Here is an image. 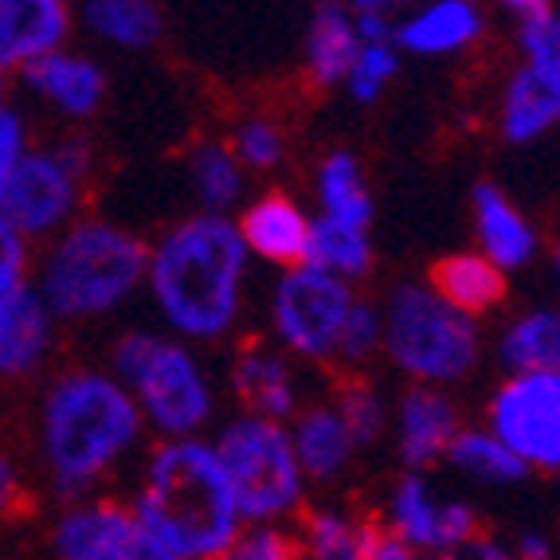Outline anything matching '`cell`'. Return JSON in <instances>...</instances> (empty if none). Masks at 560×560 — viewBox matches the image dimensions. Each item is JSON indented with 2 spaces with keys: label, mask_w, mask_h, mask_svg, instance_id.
<instances>
[{
  "label": "cell",
  "mask_w": 560,
  "mask_h": 560,
  "mask_svg": "<svg viewBox=\"0 0 560 560\" xmlns=\"http://www.w3.org/2000/svg\"><path fill=\"white\" fill-rule=\"evenodd\" d=\"M133 396L106 364H67L39 384L32 408V455L63 502L98 494L145 443Z\"/></svg>",
  "instance_id": "6da1fadb"
},
{
  "label": "cell",
  "mask_w": 560,
  "mask_h": 560,
  "mask_svg": "<svg viewBox=\"0 0 560 560\" xmlns=\"http://www.w3.org/2000/svg\"><path fill=\"white\" fill-rule=\"evenodd\" d=\"M252 255L232 215L188 212L150 240L145 299L161 329L188 346H212L235 334L247 310Z\"/></svg>",
  "instance_id": "7a4b0ae2"
},
{
  "label": "cell",
  "mask_w": 560,
  "mask_h": 560,
  "mask_svg": "<svg viewBox=\"0 0 560 560\" xmlns=\"http://www.w3.org/2000/svg\"><path fill=\"white\" fill-rule=\"evenodd\" d=\"M130 510L177 560H215L243 529L232 482L208 435L153 443L141 458Z\"/></svg>",
  "instance_id": "3957f363"
},
{
  "label": "cell",
  "mask_w": 560,
  "mask_h": 560,
  "mask_svg": "<svg viewBox=\"0 0 560 560\" xmlns=\"http://www.w3.org/2000/svg\"><path fill=\"white\" fill-rule=\"evenodd\" d=\"M145 255L150 240L126 224L110 215H79L32 252L28 282L59 326H94L118 318L145 290Z\"/></svg>",
  "instance_id": "277c9868"
},
{
  "label": "cell",
  "mask_w": 560,
  "mask_h": 560,
  "mask_svg": "<svg viewBox=\"0 0 560 560\" xmlns=\"http://www.w3.org/2000/svg\"><path fill=\"white\" fill-rule=\"evenodd\" d=\"M106 369L133 396L145 431L158 440L208 435L220 411V388L197 346L153 326L121 329L114 337Z\"/></svg>",
  "instance_id": "5b68a950"
},
{
  "label": "cell",
  "mask_w": 560,
  "mask_h": 560,
  "mask_svg": "<svg viewBox=\"0 0 560 560\" xmlns=\"http://www.w3.org/2000/svg\"><path fill=\"white\" fill-rule=\"evenodd\" d=\"M384 341L381 353L408 384L455 388L482 364L486 337L475 318L443 302L423 282H396L381 302Z\"/></svg>",
  "instance_id": "8992f818"
},
{
  "label": "cell",
  "mask_w": 560,
  "mask_h": 560,
  "mask_svg": "<svg viewBox=\"0 0 560 560\" xmlns=\"http://www.w3.org/2000/svg\"><path fill=\"white\" fill-rule=\"evenodd\" d=\"M243 525H287L306 510L310 482L299 467L290 428L252 411L228 416L212 435Z\"/></svg>",
  "instance_id": "52a82bcc"
},
{
  "label": "cell",
  "mask_w": 560,
  "mask_h": 560,
  "mask_svg": "<svg viewBox=\"0 0 560 560\" xmlns=\"http://www.w3.org/2000/svg\"><path fill=\"white\" fill-rule=\"evenodd\" d=\"M94 153L79 138L32 141V150L12 173L0 215L28 243H47L83 215L91 188Z\"/></svg>",
  "instance_id": "ba28073f"
},
{
  "label": "cell",
  "mask_w": 560,
  "mask_h": 560,
  "mask_svg": "<svg viewBox=\"0 0 560 560\" xmlns=\"http://www.w3.org/2000/svg\"><path fill=\"white\" fill-rule=\"evenodd\" d=\"M357 299L361 294L353 282L334 279L310 262L279 271L267 294V326L275 346L299 364H337V341Z\"/></svg>",
  "instance_id": "9c48e42d"
},
{
  "label": "cell",
  "mask_w": 560,
  "mask_h": 560,
  "mask_svg": "<svg viewBox=\"0 0 560 560\" xmlns=\"http://www.w3.org/2000/svg\"><path fill=\"white\" fill-rule=\"evenodd\" d=\"M482 423L529 475H560V373H505L486 400Z\"/></svg>",
  "instance_id": "30bf717a"
},
{
  "label": "cell",
  "mask_w": 560,
  "mask_h": 560,
  "mask_svg": "<svg viewBox=\"0 0 560 560\" xmlns=\"http://www.w3.org/2000/svg\"><path fill=\"white\" fill-rule=\"evenodd\" d=\"M381 525L408 541L423 557H443V552L467 545L482 533L475 502H467L455 490H443L431 470H404L388 494H384Z\"/></svg>",
  "instance_id": "8fae6325"
},
{
  "label": "cell",
  "mask_w": 560,
  "mask_h": 560,
  "mask_svg": "<svg viewBox=\"0 0 560 560\" xmlns=\"http://www.w3.org/2000/svg\"><path fill=\"white\" fill-rule=\"evenodd\" d=\"M51 560H177L141 529L130 502L86 494L63 502L47 529Z\"/></svg>",
  "instance_id": "7c38bea8"
},
{
  "label": "cell",
  "mask_w": 560,
  "mask_h": 560,
  "mask_svg": "<svg viewBox=\"0 0 560 560\" xmlns=\"http://www.w3.org/2000/svg\"><path fill=\"white\" fill-rule=\"evenodd\" d=\"M458 431H463V411H458L451 388L408 384L393 400L388 440H393L396 458H400L404 470L440 467Z\"/></svg>",
  "instance_id": "4fadbf2b"
},
{
  "label": "cell",
  "mask_w": 560,
  "mask_h": 560,
  "mask_svg": "<svg viewBox=\"0 0 560 560\" xmlns=\"http://www.w3.org/2000/svg\"><path fill=\"white\" fill-rule=\"evenodd\" d=\"M232 220L252 259L267 262L275 271H290V267L306 262L310 235H314V212L299 197L271 188V192L243 200L240 215H232Z\"/></svg>",
  "instance_id": "5bb4252c"
},
{
  "label": "cell",
  "mask_w": 560,
  "mask_h": 560,
  "mask_svg": "<svg viewBox=\"0 0 560 560\" xmlns=\"http://www.w3.org/2000/svg\"><path fill=\"white\" fill-rule=\"evenodd\" d=\"M59 322L32 282L0 294V384H28L47 373L59 349Z\"/></svg>",
  "instance_id": "9a60e30c"
},
{
  "label": "cell",
  "mask_w": 560,
  "mask_h": 560,
  "mask_svg": "<svg viewBox=\"0 0 560 560\" xmlns=\"http://www.w3.org/2000/svg\"><path fill=\"white\" fill-rule=\"evenodd\" d=\"M228 388H232L240 411H252L262 420L290 423L306 404V376L294 357H287L279 346L252 341L232 357L228 369Z\"/></svg>",
  "instance_id": "2e32d148"
},
{
  "label": "cell",
  "mask_w": 560,
  "mask_h": 560,
  "mask_svg": "<svg viewBox=\"0 0 560 560\" xmlns=\"http://www.w3.org/2000/svg\"><path fill=\"white\" fill-rule=\"evenodd\" d=\"M24 91L32 94V103H39L47 114H56L63 121H86L103 110L110 79L106 67L83 51V47L67 44L51 56H44L39 63H32L20 75Z\"/></svg>",
  "instance_id": "e0dca14e"
},
{
  "label": "cell",
  "mask_w": 560,
  "mask_h": 560,
  "mask_svg": "<svg viewBox=\"0 0 560 560\" xmlns=\"http://www.w3.org/2000/svg\"><path fill=\"white\" fill-rule=\"evenodd\" d=\"M486 36L482 0H423L393 20V44L411 59L467 56Z\"/></svg>",
  "instance_id": "ac0fdd59"
},
{
  "label": "cell",
  "mask_w": 560,
  "mask_h": 560,
  "mask_svg": "<svg viewBox=\"0 0 560 560\" xmlns=\"http://www.w3.org/2000/svg\"><path fill=\"white\" fill-rule=\"evenodd\" d=\"M75 32V0H0V75H24Z\"/></svg>",
  "instance_id": "d6986e66"
},
{
  "label": "cell",
  "mask_w": 560,
  "mask_h": 560,
  "mask_svg": "<svg viewBox=\"0 0 560 560\" xmlns=\"http://www.w3.org/2000/svg\"><path fill=\"white\" fill-rule=\"evenodd\" d=\"M287 428H290V443H294V455H299V467L310 486L341 482L353 470L357 458L364 455L329 396L326 400H306Z\"/></svg>",
  "instance_id": "ffe728a7"
},
{
  "label": "cell",
  "mask_w": 560,
  "mask_h": 560,
  "mask_svg": "<svg viewBox=\"0 0 560 560\" xmlns=\"http://www.w3.org/2000/svg\"><path fill=\"white\" fill-rule=\"evenodd\" d=\"M498 133L510 145H529L560 126V67L517 63L498 91Z\"/></svg>",
  "instance_id": "44dd1931"
},
{
  "label": "cell",
  "mask_w": 560,
  "mask_h": 560,
  "mask_svg": "<svg viewBox=\"0 0 560 560\" xmlns=\"http://www.w3.org/2000/svg\"><path fill=\"white\" fill-rule=\"evenodd\" d=\"M470 212H475V240H478L475 252H482L494 267H502L510 275L537 259L541 232L533 228V220L517 208V200L505 188H498L494 180L475 185Z\"/></svg>",
  "instance_id": "7402d4cb"
},
{
  "label": "cell",
  "mask_w": 560,
  "mask_h": 560,
  "mask_svg": "<svg viewBox=\"0 0 560 560\" xmlns=\"http://www.w3.org/2000/svg\"><path fill=\"white\" fill-rule=\"evenodd\" d=\"M361 51V28H357V12L341 0H322L314 16H310L306 39H302V71L306 83L318 91L346 86L349 67Z\"/></svg>",
  "instance_id": "603a6c76"
},
{
  "label": "cell",
  "mask_w": 560,
  "mask_h": 560,
  "mask_svg": "<svg viewBox=\"0 0 560 560\" xmlns=\"http://www.w3.org/2000/svg\"><path fill=\"white\" fill-rule=\"evenodd\" d=\"M75 28L110 51H150L165 36L158 0H75Z\"/></svg>",
  "instance_id": "cb8c5ba5"
},
{
  "label": "cell",
  "mask_w": 560,
  "mask_h": 560,
  "mask_svg": "<svg viewBox=\"0 0 560 560\" xmlns=\"http://www.w3.org/2000/svg\"><path fill=\"white\" fill-rule=\"evenodd\" d=\"M428 287L440 294L443 302H451L455 310H463L467 318H486L494 314L505 299H510V279L502 267L486 259L482 252H455L443 255L428 275Z\"/></svg>",
  "instance_id": "d4e9b609"
},
{
  "label": "cell",
  "mask_w": 560,
  "mask_h": 560,
  "mask_svg": "<svg viewBox=\"0 0 560 560\" xmlns=\"http://www.w3.org/2000/svg\"><path fill=\"white\" fill-rule=\"evenodd\" d=\"M494 357L505 373H557L560 369V306H529L494 337Z\"/></svg>",
  "instance_id": "484cf974"
},
{
  "label": "cell",
  "mask_w": 560,
  "mask_h": 560,
  "mask_svg": "<svg viewBox=\"0 0 560 560\" xmlns=\"http://www.w3.org/2000/svg\"><path fill=\"white\" fill-rule=\"evenodd\" d=\"M247 177L252 173L240 165L228 138L197 141L185 158V180L192 200H197V212L232 215V208L247 200Z\"/></svg>",
  "instance_id": "4316f807"
},
{
  "label": "cell",
  "mask_w": 560,
  "mask_h": 560,
  "mask_svg": "<svg viewBox=\"0 0 560 560\" xmlns=\"http://www.w3.org/2000/svg\"><path fill=\"white\" fill-rule=\"evenodd\" d=\"M314 205L322 220L337 224L369 228L373 224V197H369V180L353 150H329L314 168Z\"/></svg>",
  "instance_id": "83f0119b"
},
{
  "label": "cell",
  "mask_w": 560,
  "mask_h": 560,
  "mask_svg": "<svg viewBox=\"0 0 560 560\" xmlns=\"http://www.w3.org/2000/svg\"><path fill=\"white\" fill-rule=\"evenodd\" d=\"M369 525L349 505H306L299 514V560H364Z\"/></svg>",
  "instance_id": "f1b7e54d"
},
{
  "label": "cell",
  "mask_w": 560,
  "mask_h": 560,
  "mask_svg": "<svg viewBox=\"0 0 560 560\" xmlns=\"http://www.w3.org/2000/svg\"><path fill=\"white\" fill-rule=\"evenodd\" d=\"M443 463H447L463 482L494 486V490H502V486H517L525 475H529L522 458L505 447V443L498 440L486 423H463V431L455 435V443H451V451H447Z\"/></svg>",
  "instance_id": "f546056e"
},
{
  "label": "cell",
  "mask_w": 560,
  "mask_h": 560,
  "mask_svg": "<svg viewBox=\"0 0 560 560\" xmlns=\"http://www.w3.org/2000/svg\"><path fill=\"white\" fill-rule=\"evenodd\" d=\"M310 267L334 275V279L346 282H361L373 275V240H369V228H353V224H337V220H322L314 215V235H310Z\"/></svg>",
  "instance_id": "4dcf8cb0"
},
{
  "label": "cell",
  "mask_w": 560,
  "mask_h": 560,
  "mask_svg": "<svg viewBox=\"0 0 560 560\" xmlns=\"http://www.w3.org/2000/svg\"><path fill=\"white\" fill-rule=\"evenodd\" d=\"M329 400L337 404L341 420L349 423L353 440L361 451L376 447L381 440H388V423H393V404L384 400V393L376 384L361 381V376H349L341 388H337Z\"/></svg>",
  "instance_id": "1f68e13d"
},
{
  "label": "cell",
  "mask_w": 560,
  "mask_h": 560,
  "mask_svg": "<svg viewBox=\"0 0 560 560\" xmlns=\"http://www.w3.org/2000/svg\"><path fill=\"white\" fill-rule=\"evenodd\" d=\"M228 145H232V153L247 173H275L290 153V133L275 114L255 110L235 121Z\"/></svg>",
  "instance_id": "d6a6232c"
},
{
  "label": "cell",
  "mask_w": 560,
  "mask_h": 560,
  "mask_svg": "<svg viewBox=\"0 0 560 560\" xmlns=\"http://www.w3.org/2000/svg\"><path fill=\"white\" fill-rule=\"evenodd\" d=\"M400 47L393 44V36L384 39H361V51H357L353 67L346 75V94L357 106H373L381 103L388 86L400 75Z\"/></svg>",
  "instance_id": "836d02e7"
},
{
  "label": "cell",
  "mask_w": 560,
  "mask_h": 560,
  "mask_svg": "<svg viewBox=\"0 0 560 560\" xmlns=\"http://www.w3.org/2000/svg\"><path fill=\"white\" fill-rule=\"evenodd\" d=\"M381 341H384L381 306H373L369 299H357L346 318V329H341V341H337V364L357 369V364L373 361L381 353Z\"/></svg>",
  "instance_id": "e575fe53"
},
{
  "label": "cell",
  "mask_w": 560,
  "mask_h": 560,
  "mask_svg": "<svg viewBox=\"0 0 560 560\" xmlns=\"http://www.w3.org/2000/svg\"><path fill=\"white\" fill-rule=\"evenodd\" d=\"M215 560H299V537L287 525H243Z\"/></svg>",
  "instance_id": "d590c367"
},
{
  "label": "cell",
  "mask_w": 560,
  "mask_h": 560,
  "mask_svg": "<svg viewBox=\"0 0 560 560\" xmlns=\"http://www.w3.org/2000/svg\"><path fill=\"white\" fill-rule=\"evenodd\" d=\"M517 51L525 63L560 67V12L549 9L517 24Z\"/></svg>",
  "instance_id": "8d00e7d4"
},
{
  "label": "cell",
  "mask_w": 560,
  "mask_h": 560,
  "mask_svg": "<svg viewBox=\"0 0 560 560\" xmlns=\"http://www.w3.org/2000/svg\"><path fill=\"white\" fill-rule=\"evenodd\" d=\"M32 126L28 118L16 110L12 103L0 106V200H4V188H9L12 173L24 161V153L32 150Z\"/></svg>",
  "instance_id": "74e56055"
},
{
  "label": "cell",
  "mask_w": 560,
  "mask_h": 560,
  "mask_svg": "<svg viewBox=\"0 0 560 560\" xmlns=\"http://www.w3.org/2000/svg\"><path fill=\"white\" fill-rule=\"evenodd\" d=\"M32 275V243L0 215V294L28 282Z\"/></svg>",
  "instance_id": "f35d334b"
},
{
  "label": "cell",
  "mask_w": 560,
  "mask_h": 560,
  "mask_svg": "<svg viewBox=\"0 0 560 560\" xmlns=\"http://www.w3.org/2000/svg\"><path fill=\"white\" fill-rule=\"evenodd\" d=\"M364 560H428L416 552L408 541H400L396 533H388L381 522L369 525V541H364Z\"/></svg>",
  "instance_id": "ab89813d"
},
{
  "label": "cell",
  "mask_w": 560,
  "mask_h": 560,
  "mask_svg": "<svg viewBox=\"0 0 560 560\" xmlns=\"http://www.w3.org/2000/svg\"><path fill=\"white\" fill-rule=\"evenodd\" d=\"M24 505V470L12 458V451L0 447V522L12 517Z\"/></svg>",
  "instance_id": "60d3db41"
},
{
  "label": "cell",
  "mask_w": 560,
  "mask_h": 560,
  "mask_svg": "<svg viewBox=\"0 0 560 560\" xmlns=\"http://www.w3.org/2000/svg\"><path fill=\"white\" fill-rule=\"evenodd\" d=\"M431 560H517V557H514V549H510V541L490 537V533H478L467 545H458V549L443 552V557H431Z\"/></svg>",
  "instance_id": "b9f144b4"
},
{
  "label": "cell",
  "mask_w": 560,
  "mask_h": 560,
  "mask_svg": "<svg viewBox=\"0 0 560 560\" xmlns=\"http://www.w3.org/2000/svg\"><path fill=\"white\" fill-rule=\"evenodd\" d=\"M510 549H514L517 560H557V545L541 529H525L517 537H510Z\"/></svg>",
  "instance_id": "7bdbcfd3"
},
{
  "label": "cell",
  "mask_w": 560,
  "mask_h": 560,
  "mask_svg": "<svg viewBox=\"0 0 560 560\" xmlns=\"http://www.w3.org/2000/svg\"><path fill=\"white\" fill-rule=\"evenodd\" d=\"M494 4L510 12L517 24H522V20H529V16H541V12L552 9V0H494Z\"/></svg>",
  "instance_id": "ee69618b"
},
{
  "label": "cell",
  "mask_w": 560,
  "mask_h": 560,
  "mask_svg": "<svg viewBox=\"0 0 560 560\" xmlns=\"http://www.w3.org/2000/svg\"><path fill=\"white\" fill-rule=\"evenodd\" d=\"M416 4H423V0H361V4H357L353 12H376V16L396 20L400 12L416 9Z\"/></svg>",
  "instance_id": "f6af8a7d"
},
{
  "label": "cell",
  "mask_w": 560,
  "mask_h": 560,
  "mask_svg": "<svg viewBox=\"0 0 560 560\" xmlns=\"http://www.w3.org/2000/svg\"><path fill=\"white\" fill-rule=\"evenodd\" d=\"M552 279H557V287H560V247L552 252Z\"/></svg>",
  "instance_id": "bcb514c9"
},
{
  "label": "cell",
  "mask_w": 560,
  "mask_h": 560,
  "mask_svg": "<svg viewBox=\"0 0 560 560\" xmlns=\"http://www.w3.org/2000/svg\"><path fill=\"white\" fill-rule=\"evenodd\" d=\"M4 79H9V75H0V106L9 103V98H4Z\"/></svg>",
  "instance_id": "7dc6e473"
},
{
  "label": "cell",
  "mask_w": 560,
  "mask_h": 560,
  "mask_svg": "<svg viewBox=\"0 0 560 560\" xmlns=\"http://www.w3.org/2000/svg\"><path fill=\"white\" fill-rule=\"evenodd\" d=\"M0 560H4V533H0Z\"/></svg>",
  "instance_id": "c3c4849f"
},
{
  "label": "cell",
  "mask_w": 560,
  "mask_h": 560,
  "mask_svg": "<svg viewBox=\"0 0 560 560\" xmlns=\"http://www.w3.org/2000/svg\"><path fill=\"white\" fill-rule=\"evenodd\" d=\"M557 373H560V369H557Z\"/></svg>",
  "instance_id": "681fc988"
}]
</instances>
